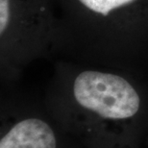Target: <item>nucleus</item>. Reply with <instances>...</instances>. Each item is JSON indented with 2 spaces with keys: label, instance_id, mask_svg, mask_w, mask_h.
I'll use <instances>...</instances> for the list:
<instances>
[{
  "label": "nucleus",
  "instance_id": "obj_1",
  "mask_svg": "<svg viewBox=\"0 0 148 148\" xmlns=\"http://www.w3.org/2000/svg\"><path fill=\"white\" fill-rule=\"evenodd\" d=\"M83 148H141L148 136V84L134 74L59 63L42 100Z\"/></svg>",
  "mask_w": 148,
  "mask_h": 148
},
{
  "label": "nucleus",
  "instance_id": "obj_2",
  "mask_svg": "<svg viewBox=\"0 0 148 148\" xmlns=\"http://www.w3.org/2000/svg\"><path fill=\"white\" fill-rule=\"evenodd\" d=\"M62 49L83 64L143 78L148 69V0H59Z\"/></svg>",
  "mask_w": 148,
  "mask_h": 148
},
{
  "label": "nucleus",
  "instance_id": "obj_3",
  "mask_svg": "<svg viewBox=\"0 0 148 148\" xmlns=\"http://www.w3.org/2000/svg\"><path fill=\"white\" fill-rule=\"evenodd\" d=\"M58 49L62 33L52 0H0L2 81L12 84L31 62Z\"/></svg>",
  "mask_w": 148,
  "mask_h": 148
},
{
  "label": "nucleus",
  "instance_id": "obj_4",
  "mask_svg": "<svg viewBox=\"0 0 148 148\" xmlns=\"http://www.w3.org/2000/svg\"><path fill=\"white\" fill-rule=\"evenodd\" d=\"M0 148H83L38 102L10 93L2 96Z\"/></svg>",
  "mask_w": 148,
  "mask_h": 148
},
{
  "label": "nucleus",
  "instance_id": "obj_5",
  "mask_svg": "<svg viewBox=\"0 0 148 148\" xmlns=\"http://www.w3.org/2000/svg\"><path fill=\"white\" fill-rule=\"evenodd\" d=\"M145 145L148 146V136H147V138H146V143H145Z\"/></svg>",
  "mask_w": 148,
  "mask_h": 148
}]
</instances>
